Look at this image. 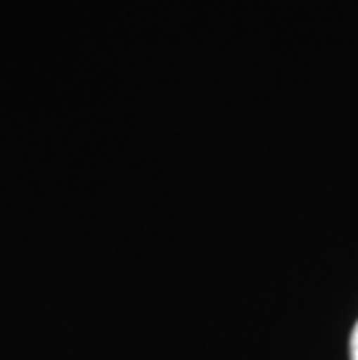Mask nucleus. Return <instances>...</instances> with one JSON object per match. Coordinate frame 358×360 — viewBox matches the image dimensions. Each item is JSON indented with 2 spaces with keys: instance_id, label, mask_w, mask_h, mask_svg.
Returning a JSON list of instances; mask_svg holds the SVG:
<instances>
[{
  "instance_id": "f257e3e1",
  "label": "nucleus",
  "mask_w": 358,
  "mask_h": 360,
  "mask_svg": "<svg viewBox=\"0 0 358 360\" xmlns=\"http://www.w3.org/2000/svg\"><path fill=\"white\" fill-rule=\"evenodd\" d=\"M349 354H352V360H358V323L354 326L352 342H349Z\"/></svg>"
}]
</instances>
